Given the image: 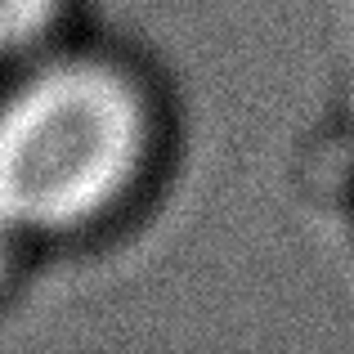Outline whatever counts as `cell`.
<instances>
[{"mask_svg":"<svg viewBox=\"0 0 354 354\" xmlns=\"http://www.w3.org/2000/svg\"><path fill=\"white\" fill-rule=\"evenodd\" d=\"M14 234H18V229L0 216V274H5V265H9V238H14Z\"/></svg>","mask_w":354,"mask_h":354,"instance_id":"3","label":"cell"},{"mask_svg":"<svg viewBox=\"0 0 354 354\" xmlns=\"http://www.w3.org/2000/svg\"><path fill=\"white\" fill-rule=\"evenodd\" d=\"M59 0H0V59L36 45L54 23Z\"/></svg>","mask_w":354,"mask_h":354,"instance_id":"2","label":"cell"},{"mask_svg":"<svg viewBox=\"0 0 354 354\" xmlns=\"http://www.w3.org/2000/svg\"><path fill=\"white\" fill-rule=\"evenodd\" d=\"M139 148L144 113L117 72H41L0 108V216L18 234L86 225L126 189Z\"/></svg>","mask_w":354,"mask_h":354,"instance_id":"1","label":"cell"}]
</instances>
